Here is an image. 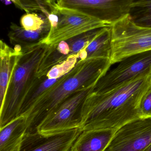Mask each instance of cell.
<instances>
[{"mask_svg":"<svg viewBox=\"0 0 151 151\" xmlns=\"http://www.w3.org/2000/svg\"><path fill=\"white\" fill-rule=\"evenodd\" d=\"M50 28L49 20L42 28L35 31L26 30L21 26L12 23L8 36L12 44L24 48L43 43L48 35Z\"/></svg>","mask_w":151,"mask_h":151,"instance_id":"obj_14","label":"cell"},{"mask_svg":"<svg viewBox=\"0 0 151 151\" xmlns=\"http://www.w3.org/2000/svg\"><path fill=\"white\" fill-rule=\"evenodd\" d=\"M95 85L84 86L74 92L39 124L36 131L46 135L80 128L83 103Z\"/></svg>","mask_w":151,"mask_h":151,"instance_id":"obj_5","label":"cell"},{"mask_svg":"<svg viewBox=\"0 0 151 151\" xmlns=\"http://www.w3.org/2000/svg\"><path fill=\"white\" fill-rule=\"evenodd\" d=\"M140 112L141 118H151V87L142 99Z\"/></svg>","mask_w":151,"mask_h":151,"instance_id":"obj_23","label":"cell"},{"mask_svg":"<svg viewBox=\"0 0 151 151\" xmlns=\"http://www.w3.org/2000/svg\"><path fill=\"white\" fill-rule=\"evenodd\" d=\"M134 0H56L60 9L81 13L112 24L129 14Z\"/></svg>","mask_w":151,"mask_h":151,"instance_id":"obj_6","label":"cell"},{"mask_svg":"<svg viewBox=\"0 0 151 151\" xmlns=\"http://www.w3.org/2000/svg\"><path fill=\"white\" fill-rule=\"evenodd\" d=\"M111 65L109 58H90L78 62L71 71L59 78L30 110L22 115L26 118L27 133L36 132L39 124L74 92L84 86L96 85Z\"/></svg>","mask_w":151,"mask_h":151,"instance_id":"obj_2","label":"cell"},{"mask_svg":"<svg viewBox=\"0 0 151 151\" xmlns=\"http://www.w3.org/2000/svg\"><path fill=\"white\" fill-rule=\"evenodd\" d=\"M49 45L43 43L22 48V55L9 82L5 99L0 107V128L19 116L21 105L29 91L40 78L36 76Z\"/></svg>","mask_w":151,"mask_h":151,"instance_id":"obj_3","label":"cell"},{"mask_svg":"<svg viewBox=\"0 0 151 151\" xmlns=\"http://www.w3.org/2000/svg\"><path fill=\"white\" fill-rule=\"evenodd\" d=\"M151 144V118H140L117 129L104 151H145Z\"/></svg>","mask_w":151,"mask_h":151,"instance_id":"obj_7","label":"cell"},{"mask_svg":"<svg viewBox=\"0 0 151 151\" xmlns=\"http://www.w3.org/2000/svg\"><path fill=\"white\" fill-rule=\"evenodd\" d=\"M22 55L19 46L13 48L4 41H0V107L5 99L9 82Z\"/></svg>","mask_w":151,"mask_h":151,"instance_id":"obj_11","label":"cell"},{"mask_svg":"<svg viewBox=\"0 0 151 151\" xmlns=\"http://www.w3.org/2000/svg\"><path fill=\"white\" fill-rule=\"evenodd\" d=\"M26 118L20 116L0 128V151H20L27 131Z\"/></svg>","mask_w":151,"mask_h":151,"instance_id":"obj_12","label":"cell"},{"mask_svg":"<svg viewBox=\"0 0 151 151\" xmlns=\"http://www.w3.org/2000/svg\"><path fill=\"white\" fill-rule=\"evenodd\" d=\"M129 15L137 24L151 27V0H134Z\"/></svg>","mask_w":151,"mask_h":151,"instance_id":"obj_18","label":"cell"},{"mask_svg":"<svg viewBox=\"0 0 151 151\" xmlns=\"http://www.w3.org/2000/svg\"><path fill=\"white\" fill-rule=\"evenodd\" d=\"M103 28L93 29L66 40L70 47V55L78 54L86 47L101 32Z\"/></svg>","mask_w":151,"mask_h":151,"instance_id":"obj_20","label":"cell"},{"mask_svg":"<svg viewBox=\"0 0 151 151\" xmlns=\"http://www.w3.org/2000/svg\"><path fill=\"white\" fill-rule=\"evenodd\" d=\"M110 27L112 65L134 55L151 50V27L136 24L129 14Z\"/></svg>","mask_w":151,"mask_h":151,"instance_id":"obj_4","label":"cell"},{"mask_svg":"<svg viewBox=\"0 0 151 151\" xmlns=\"http://www.w3.org/2000/svg\"><path fill=\"white\" fill-rule=\"evenodd\" d=\"M145 151H151V144L147 148Z\"/></svg>","mask_w":151,"mask_h":151,"instance_id":"obj_24","label":"cell"},{"mask_svg":"<svg viewBox=\"0 0 151 151\" xmlns=\"http://www.w3.org/2000/svg\"><path fill=\"white\" fill-rule=\"evenodd\" d=\"M117 129L83 130L70 151H104Z\"/></svg>","mask_w":151,"mask_h":151,"instance_id":"obj_13","label":"cell"},{"mask_svg":"<svg viewBox=\"0 0 151 151\" xmlns=\"http://www.w3.org/2000/svg\"><path fill=\"white\" fill-rule=\"evenodd\" d=\"M78 62V55L73 54L58 64L53 66L47 73L49 79H59L66 75L75 67Z\"/></svg>","mask_w":151,"mask_h":151,"instance_id":"obj_21","label":"cell"},{"mask_svg":"<svg viewBox=\"0 0 151 151\" xmlns=\"http://www.w3.org/2000/svg\"><path fill=\"white\" fill-rule=\"evenodd\" d=\"M48 21L44 14L34 12H26L20 18V24L27 30L38 31L42 28Z\"/></svg>","mask_w":151,"mask_h":151,"instance_id":"obj_22","label":"cell"},{"mask_svg":"<svg viewBox=\"0 0 151 151\" xmlns=\"http://www.w3.org/2000/svg\"><path fill=\"white\" fill-rule=\"evenodd\" d=\"M17 7L26 12L39 11L46 17L56 5L55 0H11Z\"/></svg>","mask_w":151,"mask_h":151,"instance_id":"obj_19","label":"cell"},{"mask_svg":"<svg viewBox=\"0 0 151 151\" xmlns=\"http://www.w3.org/2000/svg\"><path fill=\"white\" fill-rule=\"evenodd\" d=\"M82 131L77 128L46 135L26 133L20 151H70Z\"/></svg>","mask_w":151,"mask_h":151,"instance_id":"obj_10","label":"cell"},{"mask_svg":"<svg viewBox=\"0 0 151 151\" xmlns=\"http://www.w3.org/2000/svg\"><path fill=\"white\" fill-rule=\"evenodd\" d=\"M151 87V69L111 90L92 91L82 106L80 129H118L140 119L141 101Z\"/></svg>","mask_w":151,"mask_h":151,"instance_id":"obj_1","label":"cell"},{"mask_svg":"<svg viewBox=\"0 0 151 151\" xmlns=\"http://www.w3.org/2000/svg\"><path fill=\"white\" fill-rule=\"evenodd\" d=\"M59 79H49L46 76L40 78L27 94L21 105L19 117L25 114L39 99L52 88Z\"/></svg>","mask_w":151,"mask_h":151,"instance_id":"obj_17","label":"cell"},{"mask_svg":"<svg viewBox=\"0 0 151 151\" xmlns=\"http://www.w3.org/2000/svg\"><path fill=\"white\" fill-rule=\"evenodd\" d=\"M110 27L103 28L93 40L78 53V62L90 58L110 59L111 54Z\"/></svg>","mask_w":151,"mask_h":151,"instance_id":"obj_15","label":"cell"},{"mask_svg":"<svg viewBox=\"0 0 151 151\" xmlns=\"http://www.w3.org/2000/svg\"><path fill=\"white\" fill-rule=\"evenodd\" d=\"M57 7L59 17L58 24L56 30L48 35L43 44L54 45L88 31L111 26L81 13Z\"/></svg>","mask_w":151,"mask_h":151,"instance_id":"obj_8","label":"cell"},{"mask_svg":"<svg viewBox=\"0 0 151 151\" xmlns=\"http://www.w3.org/2000/svg\"><path fill=\"white\" fill-rule=\"evenodd\" d=\"M151 69V50L134 55L119 63L118 65L100 79L93 91L111 90Z\"/></svg>","mask_w":151,"mask_h":151,"instance_id":"obj_9","label":"cell"},{"mask_svg":"<svg viewBox=\"0 0 151 151\" xmlns=\"http://www.w3.org/2000/svg\"><path fill=\"white\" fill-rule=\"evenodd\" d=\"M70 55V49L66 41L49 45V48L39 65L36 76L38 78L46 76L53 67L64 61Z\"/></svg>","mask_w":151,"mask_h":151,"instance_id":"obj_16","label":"cell"}]
</instances>
